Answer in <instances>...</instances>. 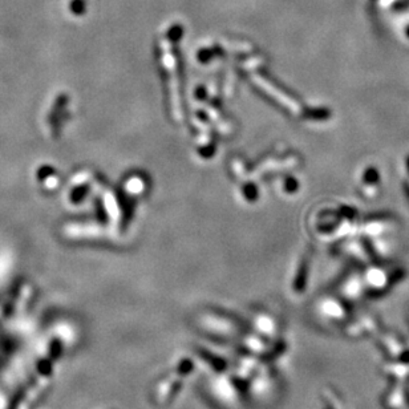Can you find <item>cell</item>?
Masks as SVG:
<instances>
[{
    "label": "cell",
    "mask_w": 409,
    "mask_h": 409,
    "mask_svg": "<svg viewBox=\"0 0 409 409\" xmlns=\"http://www.w3.org/2000/svg\"><path fill=\"white\" fill-rule=\"evenodd\" d=\"M198 355L202 357L203 360H206L207 364H210L216 371H223L225 368H227L226 361L223 360V359H221L220 356H216V355L210 354L209 351L200 348V350H198Z\"/></svg>",
    "instance_id": "6da1fadb"
},
{
    "label": "cell",
    "mask_w": 409,
    "mask_h": 409,
    "mask_svg": "<svg viewBox=\"0 0 409 409\" xmlns=\"http://www.w3.org/2000/svg\"><path fill=\"white\" fill-rule=\"evenodd\" d=\"M37 370L43 376H49L52 373V363L49 359L47 360H40V363L37 364Z\"/></svg>",
    "instance_id": "3957f363"
},
{
    "label": "cell",
    "mask_w": 409,
    "mask_h": 409,
    "mask_svg": "<svg viewBox=\"0 0 409 409\" xmlns=\"http://www.w3.org/2000/svg\"><path fill=\"white\" fill-rule=\"evenodd\" d=\"M62 352V346L60 343L59 339H55L51 343V347H49V355H51V359L52 360H57L60 356H61Z\"/></svg>",
    "instance_id": "7a4b0ae2"
},
{
    "label": "cell",
    "mask_w": 409,
    "mask_h": 409,
    "mask_svg": "<svg viewBox=\"0 0 409 409\" xmlns=\"http://www.w3.org/2000/svg\"><path fill=\"white\" fill-rule=\"evenodd\" d=\"M193 368H194L193 363H191L189 359H185V360L181 361L180 365H178V373H180V375H185V376H186V375H189V373L193 371Z\"/></svg>",
    "instance_id": "277c9868"
},
{
    "label": "cell",
    "mask_w": 409,
    "mask_h": 409,
    "mask_svg": "<svg viewBox=\"0 0 409 409\" xmlns=\"http://www.w3.org/2000/svg\"><path fill=\"white\" fill-rule=\"evenodd\" d=\"M26 393V390H20L19 392L13 396V399L11 400L10 403V406H8V409H17V406H19L20 401H21V399H23V395Z\"/></svg>",
    "instance_id": "5b68a950"
}]
</instances>
